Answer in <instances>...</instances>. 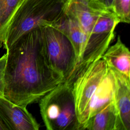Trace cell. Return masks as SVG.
Instances as JSON below:
<instances>
[{
    "label": "cell",
    "instance_id": "obj_13",
    "mask_svg": "<svg viewBox=\"0 0 130 130\" xmlns=\"http://www.w3.org/2000/svg\"><path fill=\"white\" fill-rule=\"evenodd\" d=\"M24 1L0 0V47L12 16Z\"/></svg>",
    "mask_w": 130,
    "mask_h": 130
},
{
    "label": "cell",
    "instance_id": "obj_3",
    "mask_svg": "<svg viewBox=\"0 0 130 130\" xmlns=\"http://www.w3.org/2000/svg\"><path fill=\"white\" fill-rule=\"evenodd\" d=\"M40 113L48 130H80L70 84L63 81L40 100Z\"/></svg>",
    "mask_w": 130,
    "mask_h": 130
},
{
    "label": "cell",
    "instance_id": "obj_5",
    "mask_svg": "<svg viewBox=\"0 0 130 130\" xmlns=\"http://www.w3.org/2000/svg\"><path fill=\"white\" fill-rule=\"evenodd\" d=\"M108 70L106 62L101 58L80 74L71 84L80 130H83L91 99Z\"/></svg>",
    "mask_w": 130,
    "mask_h": 130
},
{
    "label": "cell",
    "instance_id": "obj_16",
    "mask_svg": "<svg viewBox=\"0 0 130 130\" xmlns=\"http://www.w3.org/2000/svg\"><path fill=\"white\" fill-rule=\"evenodd\" d=\"M98 1L100 4H101L106 8L111 9L113 0H98Z\"/></svg>",
    "mask_w": 130,
    "mask_h": 130
},
{
    "label": "cell",
    "instance_id": "obj_6",
    "mask_svg": "<svg viewBox=\"0 0 130 130\" xmlns=\"http://www.w3.org/2000/svg\"><path fill=\"white\" fill-rule=\"evenodd\" d=\"M0 118L8 130H38L40 125L26 107L0 96Z\"/></svg>",
    "mask_w": 130,
    "mask_h": 130
},
{
    "label": "cell",
    "instance_id": "obj_11",
    "mask_svg": "<svg viewBox=\"0 0 130 130\" xmlns=\"http://www.w3.org/2000/svg\"><path fill=\"white\" fill-rule=\"evenodd\" d=\"M54 26L61 30L71 42L76 55V67L81 60L86 44L87 35L75 20L64 13L59 21Z\"/></svg>",
    "mask_w": 130,
    "mask_h": 130
},
{
    "label": "cell",
    "instance_id": "obj_1",
    "mask_svg": "<svg viewBox=\"0 0 130 130\" xmlns=\"http://www.w3.org/2000/svg\"><path fill=\"white\" fill-rule=\"evenodd\" d=\"M7 50L4 97L26 107L63 81L43 52L41 27L21 36Z\"/></svg>",
    "mask_w": 130,
    "mask_h": 130
},
{
    "label": "cell",
    "instance_id": "obj_10",
    "mask_svg": "<svg viewBox=\"0 0 130 130\" xmlns=\"http://www.w3.org/2000/svg\"><path fill=\"white\" fill-rule=\"evenodd\" d=\"M114 75L112 70L109 68L106 75L98 87L91 99L87 112V120L114 101Z\"/></svg>",
    "mask_w": 130,
    "mask_h": 130
},
{
    "label": "cell",
    "instance_id": "obj_7",
    "mask_svg": "<svg viewBox=\"0 0 130 130\" xmlns=\"http://www.w3.org/2000/svg\"><path fill=\"white\" fill-rule=\"evenodd\" d=\"M106 9L98 0H68L64 14L75 20L88 37L98 16Z\"/></svg>",
    "mask_w": 130,
    "mask_h": 130
},
{
    "label": "cell",
    "instance_id": "obj_4",
    "mask_svg": "<svg viewBox=\"0 0 130 130\" xmlns=\"http://www.w3.org/2000/svg\"><path fill=\"white\" fill-rule=\"evenodd\" d=\"M43 52L50 67L67 81L77 63L74 48L68 37L54 25L41 26Z\"/></svg>",
    "mask_w": 130,
    "mask_h": 130
},
{
    "label": "cell",
    "instance_id": "obj_17",
    "mask_svg": "<svg viewBox=\"0 0 130 130\" xmlns=\"http://www.w3.org/2000/svg\"><path fill=\"white\" fill-rule=\"evenodd\" d=\"M0 130H8L6 125L3 123L0 118Z\"/></svg>",
    "mask_w": 130,
    "mask_h": 130
},
{
    "label": "cell",
    "instance_id": "obj_2",
    "mask_svg": "<svg viewBox=\"0 0 130 130\" xmlns=\"http://www.w3.org/2000/svg\"><path fill=\"white\" fill-rule=\"evenodd\" d=\"M68 0H24L15 11L3 45L6 50L21 36L43 26L54 25L62 18Z\"/></svg>",
    "mask_w": 130,
    "mask_h": 130
},
{
    "label": "cell",
    "instance_id": "obj_15",
    "mask_svg": "<svg viewBox=\"0 0 130 130\" xmlns=\"http://www.w3.org/2000/svg\"><path fill=\"white\" fill-rule=\"evenodd\" d=\"M7 58L6 53L0 58V96H4L5 68Z\"/></svg>",
    "mask_w": 130,
    "mask_h": 130
},
{
    "label": "cell",
    "instance_id": "obj_14",
    "mask_svg": "<svg viewBox=\"0 0 130 130\" xmlns=\"http://www.w3.org/2000/svg\"><path fill=\"white\" fill-rule=\"evenodd\" d=\"M111 9L118 17L120 22H130V0H113Z\"/></svg>",
    "mask_w": 130,
    "mask_h": 130
},
{
    "label": "cell",
    "instance_id": "obj_8",
    "mask_svg": "<svg viewBox=\"0 0 130 130\" xmlns=\"http://www.w3.org/2000/svg\"><path fill=\"white\" fill-rule=\"evenodd\" d=\"M111 70L115 81L114 103L118 114V130H129L130 78Z\"/></svg>",
    "mask_w": 130,
    "mask_h": 130
},
{
    "label": "cell",
    "instance_id": "obj_12",
    "mask_svg": "<svg viewBox=\"0 0 130 130\" xmlns=\"http://www.w3.org/2000/svg\"><path fill=\"white\" fill-rule=\"evenodd\" d=\"M84 129L118 130V114L114 101L89 117L84 126Z\"/></svg>",
    "mask_w": 130,
    "mask_h": 130
},
{
    "label": "cell",
    "instance_id": "obj_9",
    "mask_svg": "<svg viewBox=\"0 0 130 130\" xmlns=\"http://www.w3.org/2000/svg\"><path fill=\"white\" fill-rule=\"evenodd\" d=\"M102 58L110 69L130 78V52L119 36L114 44L109 46Z\"/></svg>",
    "mask_w": 130,
    "mask_h": 130
}]
</instances>
